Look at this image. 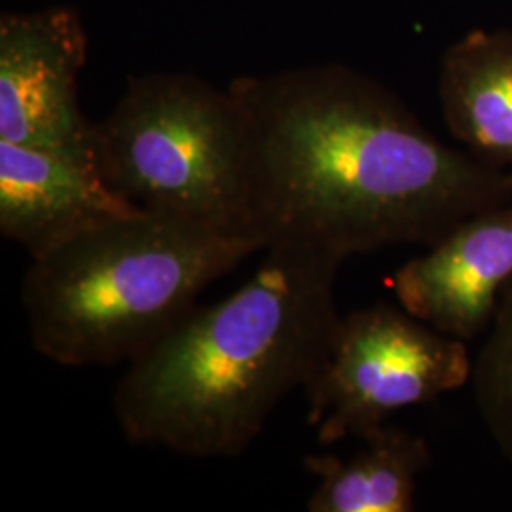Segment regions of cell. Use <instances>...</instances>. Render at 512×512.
Here are the masks:
<instances>
[{
    "instance_id": "cell-1",
    "label": "cell",
    "mask_w": 512,
    "mask_h": 512,
    "mask_svg": "<svg viewBox=\"0 0 512 512\" xmlns=\"http://www.w3.org/2000/svg\"><path fill=\"white\" fill-rule=\"evenodd\" d=\"M243 120V234L260 251L429 247L512 202V171L448 147L376 78L319 63L230 82Z\"/></svg>"
},
{
    "instance_id": "cell-2",
    "label": "cell",
    "mask_w": 512,
    "mask_h": 512,
    "mask_svg": "<svg viewBox=\"0 0 512 512\" xmlns=\"http://www.w3.org/2000/svg\"><path fill=\"white\" fill-rule=\"evenodd\" d=\"M334 256L277 247L238 291L194 308L114 391L126 439L190 458H238L304 387L340 313Z\"/></svg>"
},
{
    "instance_id": "cell-3",
    "label": "cell",
    "mask_w": 512,
    "mask_h": 512,
    "mask_svg": "<svg viewBox=\"0 0 512 512\" xmlns=\"http://www.w3.org/2000/svg\"><path fill=\"white\" fill-rule=\"evenodd\" d=\"M258 251L251 239L162 213L107 220L31 258L21 285L31 342L57 365H129Z\"/></svg>"
},
{
    "instance_id": "cell-4",
    "label": "cell",
    "mask_w": 512,
    "mask_h": 512,
    "mask_svg": "<svg viewBox=\"0 0 512 512\" xmlns=\"http://www.w3.org/2000/svg\"><path fill=\"white\" fill-rule=\"evenodd\" d=\"M92 148L103 181L129 205L247 238L243 120L230 88L186 73L129 76L93 122Z\"/></svg>"
},
{
    "instance_id": "cell-5",
    "label": "cell",
    "mask_w": 512,
    "mask_h": 512,
    "mask_svg": "<svg viewBox=\"0 0 512 512\" xmlns=\"http://www.w3.org/2000/svg\"><path fill=\"white\" fill-rule=\"evenodd\" d=\"M467 342L389 304L340 315L306 384L321 444L363 439L395 412L471 384Z\"/></svg>"
},
{
    "instance_id": "cell-6",
    "label": "cell",
    "mask_w": 512,
    "mask_h": 512,
    "mask_svg": "<svg viewBox=\"0 0 512 512\" xmlns=\"http://www.w3.org/2000/svg\"><path fill=\"white\" fill-rule=\"evenodd\" d=\"M88 35L71 6L0 18V141L93 154V122L78 105Z\"/></svg>"
},
{
    "instance_id": "cell-7",
    "label": "cell",
    "mask_w": 512,
    "mask_h": 512,
    "mask_svg": "<svg viewBox=\"0 0 512 512\" xmlns=\"http://www.w3.org/2000/svg\"><path fill=\"white\" fill-rule=\"evenodd\" d=\"M511 281L512 202H507L461 220L401 266L391 287L408 313L471 342L486 334Z\"/></svg>"
},
{
    "instance_id": "cell-8",
    "label": "cell",
    "mask_w": 512,
    "mask_h": 512,
    "mask_svg": "<svg viewBox=\"0 0 512 512\" xmlns=\"http://www.w3.org/2000/svg\"><path fill=\"white\" fill-rule=\"evenodd\" d=\"M135 211L103 181L93 154L0 141V234L31 258Z\"/></svg>"
},
{
    "instance_id": "cell-9",
    "label": "cell",
    "mask_w": 512,
    "mask_h": 512,
    "mask_svg": "<svg viewBox=\"0 0 512 512\" xmlns=\"http://www.w3.org/2000/svg\"><path fill=\"white\" fill-rule=\"evenodd\" d=\"M439 101L452 137L476 160L512 171V29H473L440 61Z\"/></svg>"
},
{
    "instance_id": "cell-10",
    "label": "cell",
    "mask_w": 512,
    "mask_h": 512,
    "mask_svg": "<svg viewBox=\"0 0 512 512\" xmlns=\"http://www.w3.org/2000/svg\"><path fill=\"white\" fill-rule=\"evenodd\" d=\"M365 446L349 459L308 456L319 478L308 499L310 512H410L418 478L431 463L427 442L387 423L363 437Z\"/></svg>"
},
{
    "instance_id": "cell-11",
    "label": "cell",
    "mask_w": 512,
    "mask_h": 512,
    "mask_svg": "<svg viewBox=\"0 0 512 512\" xmlns=\"http://www.w3.org/2000/svg\"><path fill=\"white\" fill-rule=\"evenodd\" d=\"M471 385L480 420L512 465V281L473 359Z\"/></svg>"
}]
</instances>
